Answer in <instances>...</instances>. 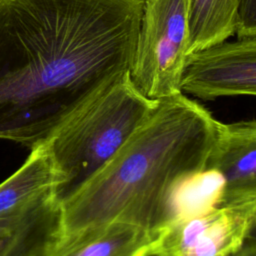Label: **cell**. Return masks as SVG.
<instances>
[{
    "label": "cell",
    "mask_w": 256,
    "mask_h": 256,
    "mask_svg": "<svg viewBox=\"0 0 256 256\" xmlns=\"http://www.w3.org/2000/svg\"><path fill=\"white\" fill-rule=\"evenodd\" d=\"M188 0H144L129 75L145 97L180 92L188 47Z\"/></svg>",
    "instance_id": "cell-4"
},
{
    "label": "cell",
    "mask_w": 256,
    "mask_h": 256,
    "mask_svg": "<svg viewBox=\"0 0 256 256\" xmlns=\"http://www.w3.org/2000/svg\"><path fill=\"white\" fill-rule=\"evenodd\" d=\"M132 83L129 71L102 85L72 110L45 140L58 183L59 205L124 145L157 106Z\"/></svg>",
    "instance_id": "cell-3"
},
{
    "label": "cell",
    "mask_w": 256,
    "mask_h": 256,
    "mask_svg": "<svg viewBox=\"0 0 256 256\" xmlns=\"http://www.w3.org/2000/svg\"><path fill=\"white\" fill-rule=\"evenodd\" d=\"M207 169L222 178L219 205L256 201V122H218Z\"/></svg>",
    "instance_id": "cell-7"
},
{
    "label": "cell",
    "mask_w": 256,
    "mask_h": 256,
    "mask_svg": "<svg viewBox=\"0 0 256 256\" xmlns=\"http://www.w3.org/2000/svg\"><path fill=\"white\" fill-rule=\"evenodd\" d=\"M59 220L60 205L53 192L19 214L0 218V256H41Z\"/></svg>",
    "instance_id": "cell-8"
},
{
    "label": "cell",
    "mask_w": 256,
    "mask_h": 256,
    "mask_svg": "<svg viewBox=\"0 0 256 256\" xmlns=\"http://www.w3.org/2000/svg\"><path fill=\"white\" fill-rule=\"evenodd\" d=\"M138 29L131 0H0V139L45 141L129 71Z\"/></svg>",
    "instance_id": "cell-1"
},
{
    "label": "cell",
    "mask_w": 256,
    "mask_h": 256,
    "mask_svg": "<svg viewBox=\"0 0 256 256\" xmlns=\"http://www.w3.org/2000/svg\"><path fill=\"white\" fill-rule=\"evenodd\" d=\"M158 239L138 227L111 223L65 243L49 245L41 256H153Z\"/></svg>",
    "instance_id": "cell-9"
},
{
    "label": "cell",
    "mask_w": 256,
    "mask_h": 256,
    "mask_svg": "<svg viewBox=\"0 0 256 256\" xmlns=\"http://www.w3.org/2000/svg\"><path fill=\"white\" fill-rule=\"evenodd\" d=\"M58 183L45 141L30 148L24 163L0 184V218L19 214L48 194Z\"/></svg>",
    "instance_id": "cell-10"
},
{
    "label": "cell",
    "mask_w": 256,
    "mask_h": 256,
    "mask_svg": "<svg viewBox=\"0 0 256 256\" xmlns=\"http://www.w3.org/2000/svg\"><path fill=\"white\" fill-rule=\"evenodd\" d=\"M218 122L184 93L159 99L124 145L60 204L59 226L49 245L111 223L160 237L176 217L183 186L207 169Z\"/></svg>",
    "instance_id": "cell-2"
},
{
    "label": "cell",
    "mask_w": 256,
    "mask_h": 256,
    "mask_svg": "<svg viewBox=\"0 0 256 256\" xmlns=\"http://www.w3.org/2000/svg\"><path fill=\"white\" fill-rule=\"evenodd\" d=\"M232 256H256V239L254 234L251 235L242 247Z\"/></svg>",
    "instance_id": "cell-13"
},
{
    "label": "cell",
    "mask_w": 256,
    "mask_h": 256,
    "mask_svg": "<svg viewBox=\"0 0 256 256\" xmlns=\"http://www.w3.org/2000/svg\"><path fill=\"white\" fill-rule=\"evenodd\" d=\"M235 33L238 38L256 37V0H239Z\"/></svg>",
    "instance_id": "cell-12"
},
{
    "label": "cell",
    "mask_w": 256,
    "mask_h": 256,
    "mask_svg": "<svg viewBox=\"0 0 256 256\" xmlns=\"http://www.w3.org/2000/svg\"><path fill=\"white\" fill-rule=\"evenodd\" d=\"M238 2L239 0H188L187 55L226 41L235 34Z\"/></svg>",
    "instance_id": "cell-11"
},
{
    "label": "cell",
    "mask_w": 256,
    "mask_h": 256,
    "mask_svg": "<svg viewBox=\"0 0 256 256\" xmlns=\"http://www.w3.org/2000/svg\"><path fill=\"white\" fill-rule=\"evenodd\" d=\"M256 201L214 205L175 219L153 256H232L254 234Z\"/></svg>",
    "instance_id": "cell-5"
},
{
    "label": "cell",
    "mask_w": 256,
    "mask_h": 256,
    "mask_svg": "<svg viewBox=\"0 0 256 256\" xmlns=\"http://www.w3.org/2000/svg\"><path fill=\"white\" fill-rule=\"evenodd\" d=\"M179 90L203 100L256 94V37L220 42L185 58Z\"/></svg>",
    "instance_id": "cell-6"
}]
</instances>
